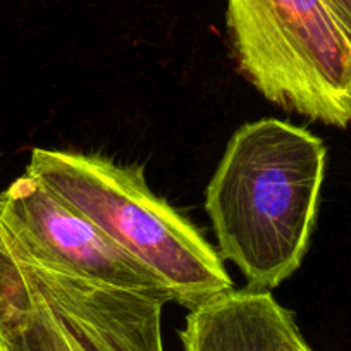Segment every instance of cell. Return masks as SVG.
<instances>
[{
  "label": "cell",
  "instance_id": "obj_1",
  "mask_svg": "<svg viewBox=\"0 0 351 351\" xmlns=\"http://www.w3.org/2000/svg\"><path fill=\"white\" fill-rule=\"evenodd\" d=\"M326 164L320 138L274 117L243 124L228 141L205 212L219 255L239 269L248 289L271 291L302 267Z\"/></svg>",
  "mask_w": 351,
  "mask_h": 351
},
{
  "label": "cell",
  "instance_id": "obj_2",
  "mask_svg": "<svg viewBox=\"0 0 351 351\" xmlns=\"http://www.w3.org/2000/svg\"><path fill=\"white\" fill-rule=\"evenodd\" d=\"M25 172L160 279L172 302L193 310L234 289L217 250L186 215L150 190L143 165L117 164L102 154L33 148Z\"/></svg>",
  "mask_w": 351,
  "mask_h": 351
},
{
  "label": "cell",
  "instance_id": "obj_3",
  "mask_svg": "<svg viewBox=\"0 0 351 351\" xmlns=\"http://www.w3.org/2000/svg\"><path fill=\"white\" fill-rule=\"evenodd\" d=\"M167 295L104 285L26 248L0 222V350L164 351Z\"/></svg>",
  "mask_w": 351,
  "mask_h": 351
},
{
  "label": "cell",
  "instance_id": "obj_4",
  "mask_svg": "<svg viewBox=\"0 0 351 351\" xmlns=\"http://www.w3.org/2000/svg\"><path fill=\"white\" fill-rule=\"evenodd\" d=\"M241 76L269 102L315 123H351V43L324 0H228Z\"/></svg>",
  "mask_w": 351,
  "mask_h": 351
},
{
  "label": "cell",
  "instance_id": "obj_5",
  "mask_svg": "<svg viewBox=\"0 0 351 351\" xmlns=\"http://www.w3.org/2000/svg\"><path fill=\"white\" fill-rule=\"evenodd\" d=\"M0 222L21 245L67 271L104 285L164 293L172 302L160 279L28 172L0 195Z\"/></svg>",
  "mask_w": 351,
  "mask_h": 351
},
{
  "label": "cell",
  "instance_id": "obj_6",
  "mask_svg": "<svg viewBox=\"0 0 351 351\" xmlns=\"http://www.w3.org/2000/svg\"><path fill=\"white\" fill-rule=\"evenodd\" d=\"M295 327L271 291L231 289L190 310L180 339L183 351H286Z\"/></svg>",
  "mask_w": 351,
  "mask_h": 351
},
{
  "label": "cell",
  "instance_id": "obj_7",
  "mask_svg": "<svg viewBox=\"0 0 351 351\" xmlns=\"http://www.w3.org/2000/svg\"><path fill=\"white\" fill-rule=\"evenodd\" d=\"M324 2L351 43V0H324Z\"/></svg>",
  "mask_w": 351,
  "mask_h": 351
},
{
  "label": "cell",
  "instance_id": "obj_8",
  "mask_svg": "<svg viewBox=\"0 0 351 351\" xmlns=\"http://www.w3.org/2000/svg\"><path fill=\"white\" fill-rule=\"evenodd\" d=\"M286 351H312V348L306 344V341L303 339L302 332H300L298 326L291 330L288 337V344H286Z\"/></svg>",
  "mask_w": 351,
  "mask_h": 351
},
{
  "label": "cell",
  "instance_id": "obj_9",
  "mask_svg": "<svg viewBox=\"0 0 351 351\" xmlns=\"http://www.w3.org/2000/svg\"><path fill=\"white\" fill-rule=\"evenodd\" d=\"M0 351H2V350H0Z\"/></svg>",
  "mask_w": 351,
  "mask_h": 351
}]
</instances>
